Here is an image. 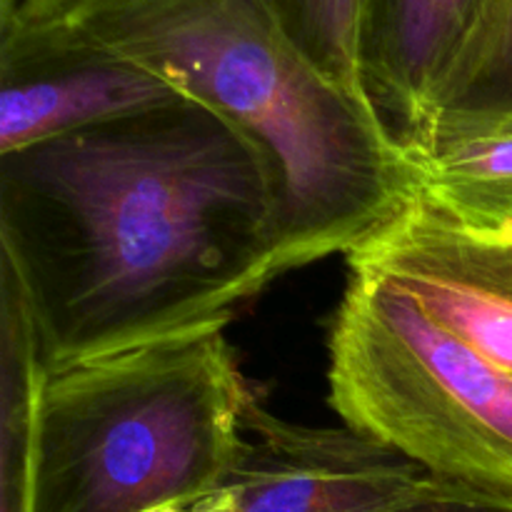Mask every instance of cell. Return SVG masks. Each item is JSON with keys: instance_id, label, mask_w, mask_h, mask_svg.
<instances>
[{"instance_id": "11", "label": "cell", "mask_w": 512, "mask_h": 512, "mask_svg": "<svg viewBox=\"0 0 512 512\" xmlns=\"http://www.w3.org/2000/svg\"><path fill=\"white\" fill-rule=\"evenodd\" d=\"M48 365L23 290L0 268V503L35 510L40 403Z\"/></svg>"}, {"instance_id": "9", "label": "cell", "mask_w": 512, "mask_h": 512, "mask_svg": "<svg viewBox=\"0 0 512 512\" xmlns=\"http://www.w3.org/2000/svg\"><path fill=\"white\" fill-rule=\"evenodd\" d=\"M400 150L415 198L465 233L512 248V133L435 135Z\"/></svg>"}, {"instance_id": "7", "label": "cell", "mask_w": 512, "mask_h": 512, "mask_svg": "<svg viewBox=\"0 0 512 512\" xmlns=\"http://www.w3.org/2000/svg\"><path fill=\"white\" fill-rule=\"evenodd\" d=\"M190 100L128 60L45 40H0V155Z\"/></svg>"}, {"instance_id": "15", "label": "cell", "mask_w": 512, "mask_h": 512, "mask_svg": "<svg viewBox=\"0 0 512 512\" xmlns=\"http://www.w3.org/2000/svg\"><path fill=\"white\" fill-rule=\"evenodd\" d=\"M145 512H238L235 510V500L228 490H215V493L205 495V498L193 500V503H173L163 505V508H153Z\"/></svg>"}, {"instance_id": "4", "label": "cell", "mask_w": 512, "mask_h": 512, "mask_svg": "<svg viewBox=\"0 0 512 512\" xmlns=\"http://www.w3.org/2000/svg\"><path fill=\"white\" fill-rule=\"evenodd\" d=\"M330 405L430 475L512 498V375L385 280L350 270L328 335Z\"/></svg>"}, {"instance_id": "1", "label": "cell", "mask_w": 512, "mask_h": 512, "mask_svg": "<svg viewBox=\"0 0 512 512\" xmlns=\"http://www.w3.org/2000/svg\"><path fill=\"white\" fill-rule=\"evenodd\" d=\"M0 268L50 370L205 328L290 273L263 150L178 100L0 155Z\"/></svg>"}, {"instance_id": "10", "label": "cell", "mask_w": 512, "mask_h": 512, "mask_svg": "<svg viewBox=\"0 0 512 512\" xmlns=\"http://www.w3.org/2000/svg\"><path fill=\"white\" fill-rule=\"evenodd\" d=\"M465 133H512V0L480 3L413 135Z\"/></svg>"}, {"instance_id": "8", "label": "cell", "mask_w": 512, "mask_h": 512, "mask_svg": "<svg viewBox=\"0 0 512 512\" xmlns=\"http://www.w3.org/2000/svg\"><path fill=\"white\" fill-rule=\"evenodd\" d=\"M483 0H378L368 90L395 138L423 123L430 93Z\"/></svg>"}, {"instance_id": "16", "label": "cell", "mask_w": 512, "mask_h": 512, "mask_svg": "<svg viewBox=\"0 0 512 512\" xmlns=\"http://www.w3.org/2000/svg\"><path fill=\"white\" fill-rule=\"evenodd\" d=\"M18 5H20V0H0V28H5V25L13 20Z\"/></svg>"}, {"instance_id": "12", "label": "cell", "mask_w": 512, "mask_h": 512, "mask_svg": "<svg viewBox=\"0 0 512 512\" xmlns=\"http://www.w3.org/2000/svg\"><path fill=\"white\" fill-rule=\"evenodd\" d=\"M278 3L295 38L303 43L310 58L358 103L375 108L368 90V45L378 0H278Z\"/></svg>"}, {"instance_id": "13", "label": "cell", "mask_w": 512, "mask_h": 512, "mask_svg": "<svg viewBox=\"0 0 512 512\" xmlns=\"http://www.w3.org/2000/svg\"><path fill=\"white\" fill-rule=\"evenodd\" d=\"M385 512H512V498L440 478L423 498Z\"/></svg>"}, {"instance_id": "14", "label": "cell", "mask_w": 512, "mask_h": 512, "mask_svg": "<svg viewBox=\"0 0 512 512\" xmlns=\"http://www.w3.org/2000/svg\"><path fill=\"white\" fill-rule=\"evenodd\" d=\"M73 3H78V0H20L13 20H10L5 28H0V35L25 33V30L40 28V25L58 18V15L63 13V10H68Z\"/></svg>"}, {"instance_id": "6", "label": "cell", "mask_w": 512, "mask_h": 512, "mask_svg": "<svg viewBox=\"0 0 512 512\" xmlns=\"http://www.w3.org/2000/svg\"><path fill=\"white\" fill-rule=\"evenodd\" d=\"M348 270L403 290L440 328L512 375V248L475 238L420 198L355 245Z\"/></svg>"}, {"instance_id": "5", "label": "cell", "mask_w": 512, "mask_h": 512, "mask_svg": "<svg viewBox=\"0 0 512 512\" xmlns=\"http://www.w3.org/2000/svg\"><path fill=\"white\" fill-rule=\"evenodd\" d=\"M438 480L370 435L290 423L253 395L223 490L238 512H385L423 498Z\"/></svg>"}, {"instance_id": "2", "label": "cell", "mask_w": 512, "mask_h": 512, "mask_svg": "<svg viewBox=\"0 0 512 512\" xmlns=\"http://www.w3.org/2000/svg\"><path fill=\"white\" fill-rule=\"evenodd\" d=\"M0 40L128 60L243 130L278 178L290 270L348 255L413 198L380 110L310 58L278 0H78Z\"/></svg>"}, {"instance_id": "3", "label": "cell", "mask_w": 512, "mask_h": 512, "mask_svg": "<svg viewBox=\"0 0 512 512\" xmlns=\"http://www.w3.org/2000/svg\"><path fill=\"white\" fill-rule=\"evenodd\" d=\"M250 400L225 328L50 370L33 512H145L215 493Z\"/></svg>"}]
</instances>
